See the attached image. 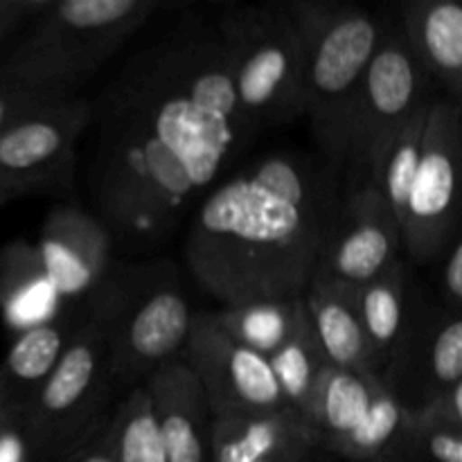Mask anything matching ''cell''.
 I'll list each match as a JSON object with an SVG mask.
<instances>
[{
	"label": "cell",
	"instance_id": "cell-29",
	"mask_svg": "<svg viewBox=\"0 0 462 462\" xmlns=\"http://www.w3.org/2000/svg\"><path fill=\"white\" fill-rule=\"evenodd\" d=\"M48 5L50 0H0V48L18 30L30 25Z\"/></svg>",
	"mask_w": 462,
	"mask_h": 462
},
{
	"label": "cell",
	"instance_id": "cell-34",
	"mask_svg": "<svg viewBox=\"0 0 462 462\" xmlns=\"http://www.w3.org/2000/svg\"><path fill=\"white\" fill-rule=\"evenodd\" d=\"M323 454L325 451H320V449H307V451H296V454L278 456V458H271L264 462H319Z\"/></svg>",
	"mask_w": 462,
	"mask_h": 462
},
{
	"label": "cell",
	"instance_id": "cell-14",
	"mask_svg": "<svg viewBox=\"0 0 462 462\" xmlns=\"http://www.w3.org/2000/svg\"><path fill=\"white\" fill-rule=\"evenodd\" d=\"M382 382L406 411L431 404L462 382V319L445 305H415Z\"/></svg>",
	"mask_w": 462,
	"mask_h": 462
},
{
	"label": "cell",
	"instance_id": "cell-5",
	"mask_svg": "<svg viewBox=\"0 0 462 462\" xmlns=\"http://www.w3.org/2000/svg\"><path fill=\"white\" fill-rule=\"evenodd\" d=\"M289 5L302 41V116L329 165L346 162L352 111L382 36V18L328 0Z\"/></svg>",
	"mask_w": 462,
	"mask_h": 462
},
{
	"label": "cell",
	"instance_id": "cell-28",
	"mask_svg": "<svg viewBox=\"0 0 462 462\" xmlns=\"http://www.w3.org/2000/svg\"><path fill=\"white\" fill-rule=\"evenodd\" d=\"M0 462H43L23 411H5L0 418Z\"/></svg>",
	"mask_w": 462,
	"mask_h": 462
},
{
	"label": "cell",
	"instance_id": "cell-30",
	"mask_svg": "<svg viewBox=\"0 0 462 462\" xmlns=\"http://www.w3.org/2000/svg\"><path fill=\"white\" fill-rule=\"evenodd\" d=\"M440 269V289L445 302L442 305L449 307L451 311H460L462 305V244L456 237L445 251Z\"/></svg>",
	"mask_w": 462,
	"mask_h": 462
},
{
	"label": "cell",
	"instance_id": "cell-11",
	"mask_svg": "<svg viewBox=\"0 0 462 462\" xmlns=\"http://www.w3.org/2000/svg\"><path fill=\"white\" fill-rule=\"evenodd\" d=\"M462 162L460 102L433 97L418 174L402 217V251L411 260L438 262L454 242L458 226Z\"/></svg>",
	"mask_w": 462,
	"mask_h": 462
},
{
	"label": "cell",
	"instance_id": "cell-27",
	"mask_svg": "<svg viewBox=\"0 0 462 462\" xmlns=\"http://www.w3.org/2000/svg\"><path fill=\"white\" fill-rule=\"evenodd\" d=\"M404 456L424 462H462V427L429 406L406 413Z\"/></svg>",
	"mask_w": 462,
	"mask_h": 462
},
{
	"label": "cell",
	"instance_id": "cell-16",
	"mask_svg": "<svg viewBox=\"0 0 462 462\" xmlns=\"http://www.w3.org/2000/svg\"><path fill=\"white\" fill-rule=\"evenodd\" d=\"M167 462L210 460L212 413L183 361H171L143 383Z\"/></svg>",
	"mask_w": 462,
	"mask_h": 462
},
{
	"label": "cell",
	"instance_id": "cell-26",
	"mask_svg": "<svg viewBox=\"0 0 462 462\" xmlns=\"http://www.w3.org/2000/svg\"><path fill=\"white\" fill-rule=\"evenodd\" d=\"M108 427L116 462H167L152 404L143 386L131 388L129 395L111 411Z\"/></svg>",
	"mask_w": 462,
	"mask_h": 462
},
{
	"label": "cell",
	"instance_id": "cell-19",
	"mask_svg": "<svg viewBox=\"0 0 462 462\" xmlns=\"http://www.w3.org/2000/svg\"><path fill=\"white\" fill-rule=\"evenodd\" d=\"M307 449L319 445L293 411L226 415L212 418L208 462H264Z\"/></svg>",
	"mask_w": 462,
	"mask_h": 462
},
{
	"label": "cell",
	"instance_id": "cell-36",
	"mask_svg": "<svg viewBox=\"0 0 462 462\" xmlns=\"http://www.w3.org/2000/svg\"><path fill=\"white\" fill-rule=\"evenodd\" d=\"M319 462H332V456H329V454H323V456H320V460Z\"/></svg>",
	"mask_w": 462,
	"mask_h": 462
},
{
	"label": "cell",
	"instance_id": "cell-8",
	"mask_svg": "<svg viewBox=\"0 0 462 462\" xmlns=\"http://www.w3.org/2000/svg\"><path fill=\"white\" fill-rule=\"evenodd\" d=\"M429 86L431 81L411 54L397 21L382 18V36L365 68L347 134L343 167L350 171L352 185L373 183L402 126L431 99Z\"/></svg>",
	"mask_w": 462,
	"mask_h": 462
},
{
	"label": "cell",
	"instance_id": "cell-12",
	"mask_svg": "<svg viewBox=\"0 0 462 462\" xmlns=\"http://www.w3.org/2000/svg\"><path fill=\"white\" fill-rule=\"evenodd\" d=\"M180 361L201 386L212 418L287 409L269 361L221 332L210 311L194 314Z\"/></svg>",
	"mask_w": 462,
	"mask_h": 462
},
{
	"label": "cell",
	"instance_id": "cell-21",
	"mask_svg": "<svg viewBox=\"0 0 462 462\" xmlns=\"http://www.w3.org/2000/svg\"><path fill=\"white\" fill-rule=\"evenodd\" d=\"M302 302L328 364L332 368L373 373L356 289L314 273L302 293Z\"/></svg>",
	"mask_w": 462,
	"mask_h": 462
},
{
	"label": "cell",
	"instance_id": "cell-35",
	"mask_svg": "<svg viewBox=\"0 0 462 462\" xmlns=\"http://www.w3.org/2000/svg\"><path fill=\"white\" fill-rule=\"evenodd\" d=\"M7 203H12V199H9L7 194H0V208L7 206Z\"/></svg>",
	"mask_w": 462,
	"mask_h": 462
},
{
	"label": "cell",
	"instance_id": "cell-3",
	"mask_svg": "<svg viewBox=\"0 0 462 462\" xmlns=\"http://www.w3.org/2000/svg\"><path fill=\"white\" fill-rule=\"evenodd\" d=\"M158 0H50L0 59V79L77 95L158 12Z\"/></svg>",
	"mask_w": 462,
	"mask_h": 462
},
{
	"label": "cell",
	"instance_id": "cell-20",
	"mask_svg": "<svg viewBox=\"0 0 462 462\" xmlns=\"http://www.w3.org/2000/svg\"><path fill=\"white\" fill-rule=\"evenodd\" d=\"M68 310L54 291L34 242L14 239L0 248V323L9 334L50 323Z\"/></svg>",
	"mask_w": 462,
	"mask_h": 462
},
{
	"label": "cell",
	"instance_id": "cell-15",
	"mask_svg": "<svg viewBox=\"0 0 462 462\" xmlns=\"http://www.w3.org/2000/svg\"><path fill=\"white\" fill-rule=\"evenodd\" d=\"M54 291L68 302H86L113 266V237L106 226L75 203L50 208L34 242Z\"/></svg>",
	"mask_w": 462,
	"mask_h": 462
},
{
	"label": "cell",
	"instance_id": "cell-22",
	"mask_svg": "<svg viewBox=\"0 0 462 462\" xmlns=\"http://www.w3.org/2000/svg\"><path fill=\"white\" fill-rule=\"evenodd\" d=\"M356 302L370 346L373 373L382 374L395 355L413 311L404 262L400 260L382 278L356 289Z\"/></svg>",
	"mask_w": 462,
	"mask_h": 462
},
{
	"label": "cell",
	"instance_id": "cell-33",
	"mask_svg": "<svg viewBox=\"0 0 462 462\" xmlns=\"http://www.w3.org/2000/svg\"><path fill=\"white\" fill-rule=\"evenodd\" d=\"M427 406L431 411H436V413L440 415L442 420H447L449 424L462 427V382L447 388L445 393H440V395Z\"/></svg>",
	"mask_w": 462,
	"mask_h": 462
},
{
	"label": "cell",
	"instance_id": "cell-23",
	"mask_svg": "<svg viewBox=\"0 0 462 462\" xmlns=\"http://www.w3.org/2000/svg\"><path fill=\"white\" fill-rule=\"evenodd\" d=\"M266 361H269L275 383L282 393L284 406L293 411L307 427V418H310L316 393H319L329 364L325 359V352L316 338L314 329H311L305 307H302L300 319H298L296 328L289 334L287 341Z\"/></svg>",
	"mask_w": 462,
	"mask_h": 462
},
{
	"label": "cell",
	"instance_id": "cell-9",
	"mask_svg": "<svg viewBox=\"0 0 462 462\" xmlns=\"http://www.w3.org/2000/svg\"><path fill=\"white\" fill-rule=\"evenodd\" d=\"M409 411L370 370L329 365L307 418L320 451L352 462H388L404 456Z\"/></svg>",
	"mask_w": 462,
	"mask_h": 462
},
{
	"label": "cell",
	"instance_id": "cell-17",
	"mask_svg": "<svg viewBox=\"0 0 462 462\" xmlns=\"http://www.w3.org/2000/svg\"><path fill=\"white\" fill-rule=\"evenodd\" d=\"M86 302L68 305V310L50 323L14 337L7 355L0 361V406L7 411H25L34 402L36 393L54 373L72 337L86 320Z\"/></svg>",
	"mask_w": 462,
	"mask_h": 462
},
{
	"label": "cell",
	"instance_id": "cell-18",
	"mask_svg": "<svg viewBox=\"0 0 462 462\" xmlns=\"http://www.w3.org/2000/svg\"><path fill=\"white\" fill-rule=\"evenodd\" d=\"M411 54L429 81L458 102L462 93V7L456 0H411L397 18Z\"/></svg>",
	"mask_w": 462,
	"mask_h": 462
},
{
	"label": "cell",
	"instance_id": "cell-6",
	"mask_svg": "<svg viewBox=\"0 0 462 462\" xmlns=\"http://www.w3.org/2000/svg\"><path fill=\"white\" fill-rule=\"evenodd\" d=\"M215 21L235 97L253 129L302 117V41L289 5H228Z\"/></svg>",
	"mask_w": 462,
	"mask_h": 462
},
{
	"label": "cell",
	"instance_id": "cell-32",
	"mask_svg": "<svg viewBox=\"0 0 462 462\" xmlns=\"http://www.w3.org/2000/svg\"><path fill=\"white\" fill-rule=\"evenodd\" d=\"M59 462H116L108 420L95 436H90L84 445L77 447L72 454H68L66 458Z\"/></svg>",
	"mask_w": 462,
	"mask_h": 462
},
{
	"label": "cell",
	"instance_id": "cell-25",
	"mask_svg": "<svg viewBox=\"0 0 462 462\" xmlns=\"http://www.w3.org/2000/svg\"><path fill=\"white\" fill-rule=\"evenodd\" d=\"M431 102L433 97L429 99V102H424L422 106L409 117V122L402 126L397 138L393 140L388 152L383 153L382 162H379L377 167V174H374V180H373V183L382 189L383 199L388 201L391 210L395 212L397 224H402V217H404V210H406V201H409L411 185H413L415 174H418Z\"/></svg>",
	"mask_w": 462,
	"mask_h": 462
},
{
	"label": "cell",
	"instance_id": "cell-10",
	"mask_svg": "<svg viewBox=\"0 0 462 462\" xmlns=\"http://www.w3.org/2000/svg\"><path fill=\"white\" fill-rule=\"evenodd\" d=\"M90 125V97L45 95L0 135V194L72 192L77 144Z\"/></svg>",
	"mask_w": 462,
	"mask_h": 462
},
{
	"label": "cell",
	"instance_id": "cell-1",
	"mask_svg": "<svg viewBox=\"0 0 462 462\" xmlns=\"http://www.w3.org/2000/svg\"><path fill=\"white\" fill-rule=\"evenodd\" d=\"M88 194L113 244L170 242L257 131L244 116L215 18L185 14L90 97Z\"/></svg>",
	"mask_w": 462,
	"mask_h": 462
},
{
	"label": "cell",
	"instance_id": "cell-24",
	"mask_svg": "<svg viewBox=\"0 0 462 462\" xmlns=\"http://www.w3.org/2000/svg\"><path fill=\"white\" fill-rule=\"evenodd\" d=\"M302 307V296L287 300L239 302L210 311V319L239 346L269 359L293 332Z\"/></svg>",
	"mask_w": 462,
	"mask_h": 462
},
{
	"label": "cell",
	"instance_id": "cell-4",
	"mask_svg": "<svg viewBox=\"0 0 462 462\" xmlns=\"http://www.w3.org/2000/svg\"><path fill=\"white\" fill-rule=\"evenodd\" d=\"M86 302L106 332L113 382L131 388L180 361L197 314L179 269L165 260L113 264Z\"/></svg>",
	"mask_w": 462,
	"mask_h": 462
},
{
	"label": "cell",
	"instance_id": "cell-37",
	"mask_svg": "<svg viewBox=\"0 0 462 462\" xmlns=\"http://www.w3.org/2000/svg\"><path fill=\"white\" fill-rule=\"evenodd\" d=\"M5 411H7V409H5V406H0V418H3V413H5Z\"/></svg>",
	"mask_w": 462,
	"mask_h": 462
},
{
	"label": "cell",
	"instance_id": "cell-31",
	"mask_svg": "<svg viewBox=\"0 0 462 462\" xmlns=\"http://www.w3.org/2000/svg\"><path fill=\"white\" fill-rule=\"evenodd\" d=\"M41 97H45V95L32 93V90H25L21 86L0 79V135L18 116H23Z\"/></svg>",
	"mask_w": 462,
	"mask_h": 462
},
{
	"label": "cell",
	"instance_id": "cell-13",
	"mask_svg": "<svg viewBox=\"0 0 462 462\" xmlns=\"http://www.w3.org/2000/svg\"><path fill=\"white\" fill-rule=\"evenodd\" d=\"M400 253L402 230L382 189L373 183L350 185L338 199L316 275L359 289L391 271Z\"/></svg>",
	"mask_w": 462,
	"mask_h": 462
},
{
	"label": "cell",
	"instance_id": "cell-2",
	"mask_svg": "<svg viewBox=\"0 0 462 462\" xmlns=\"http://www.w3.org/2000/svg\"><path fill=\"white\" fill-rule=\"evenodd\" d=\"M337 167L275 152L226 174L185 230L194 280L224 305L300 298L338 208Z\"/></svg>",
	"mask_w": 462,
	"mask_h": 462
},
{
	"label": "cell",
	"instance_id": "cell-7",
	"mask_svg": "<svg viewBox=\"0 0 462 462\" xmlns=\"http://www.w3.org/2000/svg\"><path fill=\"white\" fill-rule=\"evenodd\" d=\"M116 388L106 332L88 310L54 373L23 411L43 462L63 460L106 424Z\"/></svg>",
	"mask_w": 462,
	"mask_h": 462
}]
</instances>
